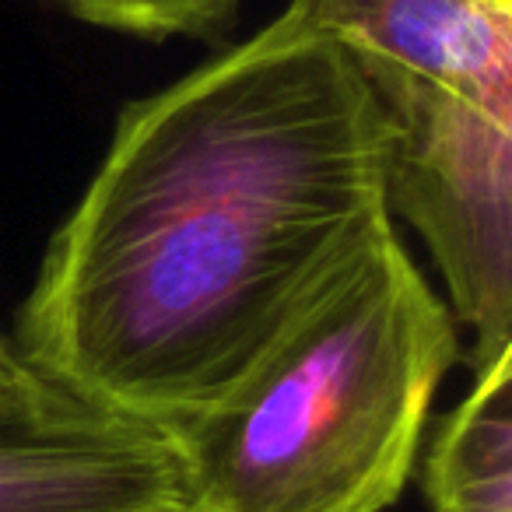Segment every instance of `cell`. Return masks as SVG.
I'll return each mask as SVG.
<instances>
[{"mask_svg": "<svg viewBox=\"0 0 512 512\" xmlns=\"http://www.w3.org/2000/svg\"><path fill=\"white\" fill-rule=\"evenodd\" d=\"M383 165L358 64L285 8L123 106L18 309V358L102 411L197 418L393 228Z\"/></svg>", "mask_w": 512, "mask_h": 512, "instance_id": "6da1fadb", "label": "cell"}, {"mask_svg": "<svg viewBox=\"0 0 512 512\" xmlns=\"http://www.w3.org/2000/svg\"><path fill=\"white\" fill-rule=\"evenodd\" d=\"M456 358L453 313L390 228L239 386L165 428L186 512H386Z\"/></svg>", "mask_w": 512, "mask_h": 512, "instance_id": "7a4b0ae2", "label": "cell"}, {"mask_svg": "<svg viewBox=\"0 0 512 512\" xmlns=\"http://www.w3.org/2000/svg\"><path fill=\"white\" fill-rule=\"evenodd\" d=\"M355 64L383 116L390 214L428 246L481 372L512 351V120L397 67Z\"/></svg>", "mask_w": 512, "mask_h": 512, "instance_id": "3957f363", "label": "cell"}, {"mask_svg": "<svg viewBox=\"0 0 512 512\" xmlns=\"http://www.w3.org/2000/svg\"><path fill=\"white\" fill-rule=\"evenodd\" d=\"M0 512H186L176 446L36 372L0 397Z\"/></svg>", "mask_w": 512, "mask_h": 512, "instance_id": "277c9868", "label": "cell"}, {"mask_svg": "<svg viewBox=\"0 0 512 512\" xmlns=\"http://www.w3.org/2000/svg\"><path fill=\"white\" fill-rule=\"evenodd\" d=\"M351 60L397 67L512 120V0H288Z\"/></svg>", "mask_w": 512, "mask_h": 512, "instance_id": "5b68a950", "label": "cell"}, {"mask_svg": "<svg viewBox=\"0 0 512 512\" xmlns=\"http://www.w3.org/2000/svg\"><path fill=\"white\" fill-rule=\"evenodd\" d=\"M474 376L421 463L432 512H512V351Z\"/></svg>", "mask_w": 512, "mask_h": 512, "instance_id": "8992f818", "label": "cell"}, {"mask_svg": "<svg viewBox=\"0 0 512 512\" xmlns=\"http://www.w3.org/2000/svg\"><path fill=\"white\" fill-rule=\"evenodd\" d=\"M53 4L88 25L141 39H218L235 22L242 0H53Z\"/></svg>", "mask_w": 512, "mask_h": 512, "instance_id": "52a82bcc", "label": "cell"}, {"mask_svg": "<svg viewBox=\"0 0 512 512\" xmlns=\"http://www.w3.org/2000/svg\"><path fill=\"white\" fill-rule=\"evenodd\" d=\"M36 379V372L18 358L15 344H11L8 334H0V397H8V393H18Z\"/></svg>", "mask_w": 512, "mask_h": 512, "instance_id": "ba28073f", "label": "cell"}]
</instances>
